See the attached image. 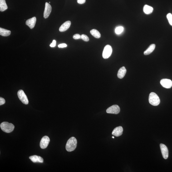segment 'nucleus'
Here are the masks:
<instances>
[{
	"label": "nucleus",
	"mask_w": 172,
	"mask_h": 172,
	"mask_svg": "<svg viewBox=\"0 0 172 172\" xmlns=\"http://www.w3.org/2000/svg\"><path fill=\"white\" fill-rule=\"evenodd\" d=\"M120 109L117 105H114L108 108L106 112L107 113L118 114L120 113Z\"/></svg>",
	"instance_id": "nucleus-6"
},
{
	"label": "nucleus",
	"mask_w": 172,
	"mask_h": 172,
	"mask_svg": "<svg viewBox=\"0 0 172 172\" xmlns=\"http://www.w3.org/2000/svg\"><path fill=\"white\" fill-rule=\"evenodd\" d=\"M112 52V48L110 45H107L105 46L103 51L102 56L104 59L109 58L111 56Z\"/></svg>",
	"instance_id": "nucleus-4"
},
{
	"label": "nucleus",
	"mask_w": 172,
	"mask_h": 172,
	"mask_svg": "<svg viewBox=\"0 0 172 172\" xmlns=\"http://www.w3.org/2000/svg\"><path fill=\"white\" fill-rule=\"evenodd\" d=\"M153 11V8L151 6L145 5L144 7V11L145 14H150L152 13Z\"/></svg>",
	"instance_id": "nucleus-17"
},
{
	"label": "nucleus",
	"mask_w": 172,
	"mask_h": 172,
	"mask_svg": "<svg viewBox=\"0 0 172 172\" xmlns=\"http://www.w3.org/2000/svg\"><path fill=\"white\" fill-rule=\"evenodd\" d=\"M112 138H115V137H114V136H113Z\"/></svg>",
	"instance_id": "nucleus-29"
},
{
	"label": "nucleus",
	"mask_w": 172,
	"mask_h": 172,
	"mask_svg": "<svg viewBox=\"0 0 172 172\" xmlns=\"http://www.w3.org/2000/svg\"><path fill=\"white\" fill-rule=\"evenodd\" d=\"M67 47V44L65 43L61 44L59 45H58V47L59 48H63L66 47Z\"/></svg>",
	"instance_id": "nucleus-26"
},
{
	"label": "nucleus",
	"mask_w": 172,
	"mask_h": 172,
	"mask_svg": "<svg viewBox=\"0 0 172 172\" xmlns=\"http://www.w3.org/2000/svg\"><path fill=\"white\" fill-rule=\"evenodd\" d=\"M155 44H152L149 46L146 50L144 51V55H147L150 54L152 53L155 50Z\"/></svg>",
	"instance_id": "nucleus-16"
},
{
	"label": "nucleus",
	"mask_w": 172,
	"mask_h": 172,
	"mask_svg": "<svg viewBox=\"0 0 172 172\" xmlns=\"http://www.w3.org/2000/svg\"><path fill=\"white\" fill-rule=\"evenodd\" d=\"M36 21V18L35 17L29 19L26 21V25L28 26L30 29H33L35 27Z\"/></svg>",
	"instance_id": "nucleus-11"
},
{
	"label": "nucleus",
	"mask_w": 172,
	"mask_h": 172,
	"mask_svg": "<svg viewBox=\"0 0 172 172\" xmlns=\"http://www.w3.org/2000/svg\"><path fill=\"white\" fill-rule=\"evenodd\" d=\"M123 132V129L122 127L121 126L117 127L114 129L112 134L114 136L118 137L122 135Z\"/></svg>",
	"instance_id": "nucleus-12"
},
{
	"label": "nucleus",
	"mask_w": 172,
	"mask_h": 172,
	"mask_svg": "<svg viewBox=\"0 0 172 172\" xmlns=\"http://www.w3.org/2000/svg\"><path fill=\"white\" fill-rule=\"evenodd\" d=\"M51 10H52V7L51 5L47 2H46L45 5V8L43 14L44 18L45 19L49 17L51 13Z\"/></svg>",
	"instance_id": "nucleus-10"
},
{
	"label": "nucleus",
	"mask_w": 172,
	"mask_h": 172,
	"mask_svg": "<svg viewBox=\"0 0 172 172\" xmlns=\"http://www.w3.org/2000/svg\"><path fill=\"white\" fill-rule=\"evenodd\" d=\"M51 3V2H49V3Z\"/></svg>",
	"instance_id": "nucleus-30"
},
{
	"label": "nucleus",
	"mask_w": 172,
	"mask_h": 172,
	"mask_svg": "<svg viewBox=\"0 0 172 172\" xmlns=\"http://www.w3.org/2000/svg\"><path fill=\"white\" fill-rule=\"evenodd\" d=\"M86 0H77V3L79 4H82L85 3Z\"/></svg>",
	"instance_id": "nucleus-28"
},
{
	"label": "nucleus",
	"mask_w": 172,
	"mask_h": 172,
	"mask_svg": "<svg viewBox=\"0 0 172 172\" xmlns=\"http://www.w3.org/2000/svg\"><path fill=\"white\" fill-rule=\"evenodd\" d=\"M0 127L2 131L7 133L12 132L14 129V126L13 124L7 122H2L0 125Z\"/></svg>",
	"instance_id": "nucleus-2"
},
{
	"label": "nucleus",
	"mask_w": 172,
	"mask_h": 172,
	"mask_svg": "<svg viewBox=\"0 0 172 172\" xmlns=\"http://www.w3.org/2000/svg\"><path fill=\"white\" fill-rule=\"evenodd\" d=\"M5 103V100L3 98H0V105H2Z\"/></svg>",
	"instance_id": "nucleus-25"
},
{
	"label": "nucleus",
	"mask_w": 172,
	"mask_h": 172,
	"mask_svg": "<svg viewBox=\"0 0 172 172\" xmlns=\"http://www.w3.org/2000/svg\"><path fill=\"white\" fill-rule=\"evenodd\" d=\"M71 25V21H66L61 25L59 29V30L61 32H63L66 31L69 28Z\"/></svg>",
	"instance_id": "nucleus-13"
},
{
	"label": "nucleus",
	"mask_w": 172,
	"mask_h": 172,
	"mask_svg": "<svg viewBox=\"0 0 172 172\" xmlns=\"http://www.w3.org/2000/svg\"><path fill=\"white\" fill-rule=\"evenodd\" d=\"M73 38L74 39H81V36L79 34H76L74 35Z\"/></svg>",
	"instance_id": "nucleus-24"
},
{
	"label": "nucleus",
	"mask_w": 172,
	"mask_h": 172,
	"mask_svg": "<svg viewBox=\"0 0 172 172\" xmlns=\"http://www.w3.org/2000/svg\"><path fill=\"white\" fill-rule=\"evenodd\" d=\"M127 70L125 67H122L119 70L117 74L118 77L120 79H122L125 76Z\"/></svg>",
	"instance_id": "nucleus-15"
},
{
	"label": "nucleus",
	"mask_w": 172,
	"mask_h": 172,
	"mask_svg": "<svg viewBox=\"0 0 172 172\" xmlns=\"http://www.w3.org/2000/svg\"><path fill=\"white\" fill-rule=\"evenodd\" d=\"M81 39L85 41H88L89 40V37L86 35L83 34L81 36Z\"/></svg>",
	"instance_id": "nucleus-23"
},
{
	"label": "nucleus",
	"mask_w": 172,
	"mask_h": 172,
	"mask_svg": "<svg viewBox=\"0 0 172 172\" xmlns=\"http://www.w3.org/2000/svg\"><path fill=\"white\" fill-rule=\"evenodd\" d=\"M167 18L169 21V24L172 26V15L171 14L169 13L167 15Z\"/></svg>",
	"instance_id": "nucleus-22"
},
{
	"label": "nucleus",
	"mask_w": 172,
	"mask_h": 172,
	"mask_svg": "<svg viewBox=\"0 0 172 172\" xmlns=\"http://www.w3.org/2000/svg\"><path fill=\"white\" fill-rule=\"evenodd\" d=\"M19 98L23 104L27 105L28 103V100L27 96L22 90H20L17 93Z\"/></svg>",
	"instance_id": "nucleus-5"
},
{
	"label": "nucleus",
	"mask_w": 172,
	"mask_h": 172,
	"mask_svg": "<svg viewBox=\"0 0 172 172\" xmlns=\"http://www.w3.org/2000/svg\"><path fill=\"white\" fill-rule=\"evenodd\" d=\"M160 147L163 158L165 159H167L169 155V152L166 146L161 144H160Z\"/></svg>",
	"instance_id": "nucleus-9"
},
{
	"label": "nucleus",
	"mask_w": 172,
	"mask_h": 172,
	"mask_svg": "<svg viewBox=\"0 0 172 172\" xmlns=\"http://www.w3.org/2000/svg\"><path fill=\"white\" fill-rule=\"evenodd\" d=\"M10 31L5 29L2 28H0V35L2 36H9L11 34Z\"/></svg>",
	"instance_id": "nucleus-19"
},
{
	"label": "nucleus",
	"mask_w": 172,
	"mask_h": 172,
	"mask_svg": "<svg viewBox=\"0 0 172 172\" xmlns=\"http://www.w3.org/2000/svg\"><path fill=\"white\" fill-rule=\"evenodd\" d=\"M124 28L121 26L117 27L115 29V32L117 34L119 35L121 34L123 31Z\"/></svg>",
	"instance_id": "nucleus-21"
},
{
	"label": "nucleus",
	"mask_w": 172,
	"mask_h": 172,
	"mask_svg": "<svg viewBox=\"0 0 172 172\" xmlns=\"http://www.w3.org/2000/svg\"><path fill=\"white\" fill-rule=\"evenodd\" d=\"M29 159L33 162L34 163H43V159L42 157L36 155H33L30 157Z\"/></svg>",
	"instance_id": "nucleus-14"
},
{
	"label": "nucleus",
	"mask_w": 172,
	"mask_h": 172,
	"mask_svg": "<svg viewBox=\"0 0 172 172\" xmlns=\"http://www.w3.org/2000/svg\"><path fill=\"white\" fill-rule=\"evenodd\" d=\"M8 8L5 0H0V11L3 12Z\"/></svg>",
	"instance_id": "nucleus-18"
},
{
	"label": "nucleus",
	"mask_w": 172,
	"mask_h": 172,
	"mask_svg": "<svg viewBox=\"0 0 172 172\" xmlns=\"http://www.w3.org/2000/svg\"><path fill=\"white\" fill-rule=\"evenodd\" d=\"M160 84L163 87L166 88H170L172 86V81L169 79H162L161 80Z\"/></svg>",
	"instance_id": "nucleus-8"
},
{
	"label": "nucleus",
	"mask_w": 172,
	"mask_h": 172,
	"mask_svg": "<svg viewBox=\"0 0 172 172\" xmlns=\"http://www.w3.org/2000/svg\"><path fill=\"white\" fill-rule=\"evenodd\" d=\"M90 33L93 36L96 38H99L101 37V35L100 33L96 29L91 30L90 31Z\"/></svg>",
	"instance_id": "nucleus-20"
},
{
	"label": "nucleus",
	"mask_w": 172,
	"mask_h": 172,
	"mask_svg": "<svg viewBox=\"0 0 172 172\" xmlns=\"http://www.w3.org/2000/svg\"><path fill=\"white\" fill-rule=\"evenodd\" d=\"M50 141V138L48 136H45L43 137L40 142V147L42 149H45L48 146Z\"/></svg>",
	"instance_id": "nucleus-7"
},
{
	"label": "nucleus",
	"mask_w": 172,
	"mask_h": 172,
	"mask_svg": "<svg viewBox=\"0 0 172 172\" xmlns=\"http://www.w3.org/2000/svg\"><path fill=\"white\" fill-rule=\"evenodd\" d=\"M77 141L74 137L70 138L68 140L66 145V149L68 152L74 151L77 146Z\"/></svg>",
	"instance_id": "nucleus-1"
},
{
	"label": "nucleus",
	"mask_w": 172,
	"mask_h": 172,
	"mask_svg": "<svg viewBox=\"0 0 172 172\" xmlns=\"http://www.w3.org/2000/svg\"><path fill=\"white\" fill-rule=\"evenodd\" d=\"M56 40H53L52 43L50 45V47H55L56 45Z\"/></svg>",
	"instance_id": "nucleus-27"
},
{
	"label": "nucleus",
	"mask_w": 172,
	"mask_h": 172,
	"mask_svg": "<svg viewBox=\"0 0 172 172\" xmlns=\"http://www.w3.org/2000/svg\"><path fill=\"white\" fill-rule=\"evenodd\" d=\"M149 103L154 106H157L160 104V99L159 97L154 92H151L149 97Z\"/></svg>",
	"instance_id": "nucleus-3"
}]
</instances>
